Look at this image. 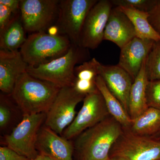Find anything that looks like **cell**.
Segmentation results:
<instances>
[{"instance_id":"8fae6325","label":"cell","mask_w":160,"mask_h":160,"mask_svg":"<svg viewBox=\"0 0 160 160\" xmlns=\"http://www.w3.org/2000/svg\"><path fill=\"white\" fill-rule=\"evenodd\" d=\"M113 5L109 0L98 1L89 12L83 26L79 46L97 48L104 41V32Z\"/></svg>"},{"instance_id":"8992f818","label":"cell","mask_w":160,"mask_h":160,"mask_svg":"<svg viewBox=\"0 0 160 160\" xmlns=\"http://www.w3.org/2000/svg\"><path fill=\"white\" fill-rule=\"evenodd\" d=\"M46 113L23 114L22 119L5 137L7 146L30 160L38 156L36 144L41 126Z\"/></svg>"},{"instance_id":"5b68a950","label":"cell","mask_w":160,"mask_h":160,"mask_svg":"<svg viewBox=\"0 0 160 160\" xmlns=\"http://www.w3.org/2000/svg\"><path fill=\"white\" fill-rule=\"evenodd\" d=\"M98 0H61L56 25L59 34L66 35L72 44L79 46L87 15Z\"/></svg>"},{"instance_id":"484cf974","label":"cell","mask_w":160,"mask_h":160,"mask_svg":"<svg viewBox=\"0 0 160 160\" xmlns=\"http://www.w3.org/2000/svg\"><path fill=\"white\" fill-rule=\"evenodd\" d=\"M149 22L160 35V0H156L154 6L149 12Z\"/></svg>"},{"instance_id":"4316f807","label":"cell","mask_w":160,"mask_h":160,"mask_svg":"<svg viewBox=\"0 0 160 160\" xmlns=\"http://www.w3.org/2000/svg\"><path fill=\"white\" fill-rule=\"evenodd\" d=\"M0 160H30L8 146L0 147Z\"/></svg>"},{"instance_id":"ba28073f","label":"cell","mask_w":160,"mask_h":160,"mask_svg":"<svg viewBox=\"0 0 160 160\" xmlns=\"http://www.w3.org/2000/svg\"><path fill=\"white\" fill-rule=\"evenodd\" d=\"M129 160H160V141L123 130L112 148L109 157Z\"/></svg>"},{"instance_id":"cb8c5ba5","label":"cell","mask_w":160,"mask_h":160,"mask_svg":"<svg viewBox=\"0 0 160 160\" xmlns=\"http://www.w3.org/2000/svg\"><path fill=\"white\" fill-rule=\"evenodd\" d=\"M146 96L148 106L160 110V80L149 81Z\"/></svg>"},{"instance_id":"83f0119b","label":"cell","mask_w":160,"mask_h":160,"mask_svg":"<svg viewBox=\"0 0 160 160\" xmlns=\"http://www.w3.org/2000/svg\"><path fill=\"white\" fill-rule=\"evenodd\" d=\"M11 118V112L9 108L1 103L0 106V127L4 128L7 126Z\"/></svg>"},{"instance_id":"1f68e13d","label":"cell","mask_w":160,"mask_h":160,"mask_svg":"<svg viewBox=\"0 0 160 160\" xmlns=\"http://www.w3.org/2000/svg\"><path fill=\"white\" fill-rule=\"evenodd\" d=\"M109 160H129L124 158L120 157H115L110 158Z\"/></svg>"},{"instance_id":"e0dca14e","label":"cell","mask_w":160,"mask_h":160,"mask_svg":"<svg viewBox=\"0 0 160 160\" xmlns=\"http://www.w3.org/2000/svg\"><path fill=\"white\" fill-rule=\"evenodd\" d=\"M146 58L140 72L133 81L129 94V114L132 120L142 114L149 107L146 96L149 81L145 66Z\"/></svg>"},{"instance_id":"f546056e","label":"cell","mask_w":160,"mask_h":160,"mask_svg":"<svg viewBox=\"0 0 160 160\" xmlns=\"http://www.w3.org/2000/svg\"><path fill=\"white\" fill-rule=\"evenodd\" d=\"M41 154V153H40ZM42 156V160H57L47 155L41 154Z\"/></svg>"},{"instance_id":"6da1fadb","label":"cell","mask_w":160,"mask_h":160,"mask_svg":"<svg viewBox=\"0 0 160 160\" xmlns=\"http://www.w3.org/2000/svg\"><path fill=\"white\" fill-rule=\"evenodd\" d=\"M123 131L111 116L86 129L77 137L73 145L78 160H109L112 148Z\"/></svg>"},{"instance_id":"ac0fdd59","label":"cell","mask_w":160,"mask_h":160,"mask_svg":"<svg viewBox=\"0 0 160 160\" xmlns=\"http://www.w3.org/2000/svg\"><path fill=\"white\" fill-rule=\"evenodd\" d=\"M96 84L98 90L102 96L109 115L120 124L123 130H128L132 120L122 105L109 91L101 76L98 75L97 78Z\"/></svg>"},{"instance_id":"30bf717a","label":"cell","mask_w":160,"mask_h":160,"mask_svg":"<svg viewBox=\"0 0 160 160\" xmlns=\"http://www.w3.org/2000/svg\"><path fill=\"white\" fill-rule=\"evenodd\" d=\"M109 116L105 101L99 90L86 95L82 106L73 122L63 132V137L68 140L77 137Z\"/></svg>"},{"instance_id":"836d02e7","label":"cell","mask_w":160,"mask_h":160,"mask_svg":"<svg viewBox=\"0 0 160 160\" xmlns=\"http://www.w3.org/2000/svg\"></svg>"},{"instance_id":"7a4b0ae2","label":"cell","mask_w":160,"mask_h":160,"mask_svg":"<svg viewBox=\"0 0 160 160\" xmlns=\"http://www.w3.org/2000/svg\"><path fill=\"white\" fill-rule=\"evenodd\" d=\"M61 88L26 71L18 77L11 95L24 114L46 113Z\"/></svg>"},{"instance_id":"44dd1931","label":"cell","mask_w":160,"mask_h":160,"mask_svg":"<svg viewBox=\"0 0 160 160\" xmlns=\"http://www.w3.org/2000/svg\"><path fill=\"white\" fill-rule=\"evenodd\" d=\"M128 17L134 27L137 37L144 39L160 41V35L155 30L149 20V12L132 8L117 7Z\"/></svg>"},{"instance_id":"3957f363","label":"cell","mask_w":160,"mask_h":160,"mask_svg":"<svg viewBox=\"0 0 160 160\" xmlns=\"http://www.w3.org/2000/svg\"><path fill=\"white\" fill-rule=\"evenodd\" d=\"M89 57L88 49L72 44L66 54L47 64L37 67L28 66L26 72L33 77L49 82L60 88L72 86L75 80L76 66L88 61Z\"/></svg>"},{"instance_id":"4dcf8cb0","label":"cell","mask_w":160,"mask_h":160,"mask_svg":"<svg viewBox=\"0 0 160 160\" xmlns=\"http://www.w3.org/2000/svg\"><path fill=\"white\" fill-rule=\"evenodd\" d=\"M150 138H152L154 139L155 140L160 141V130L156 134L150 137Z\"/></svg>"},{"instance_id":"f1b7e54d","label":"cell","mask_w":160,"mask_h":160,"mask_svg":"<svg viewBox=\"0 0 160 160\" xmlns=\"http://www.w3.org/2000/svg\"><path fill=\"white\" fill-rule=\"evenodd\" d=\"M21 0H0V4L8 7L15 15L20 12V5Z\"/></svg>"},{"instance_id":"ffe728a7","label":"cell","mask_w":160,"mask_h":160,"mask_svg":"<svg viewBox=\"0 0 160 160\" xmlns=\"http://www.w3.org/2000/svg\"><path fill=\"white\" fill-rule=\"evenodd\" d=\"M25 31L20 12L15 16L5 30L0 33V49L11 51L18 50L27 39Z\"/></svg>"},{"instance_id":"5bb4252c","label":"cell","mask_w":160,"mask_h":160,"mask_svg":"<svg viewBox=\"0 0 160 160\" xmlns=\"http://www.w3.org/2000/svg\"><path fill=\"white\" fill-rule=\"evenodd\" d=\"M36 147L39 153L55 159L73 160L74 146L72 142L46 126L40 129Z\"/></svg>"},{"instance_id":"603a6c76","label":"cell","mask_w":160,"mask_h":160,"mask_svg":"<svg viewBox=\"0 0 160 160\" xmlns=\"http://www.w3.org/2000/svg\"><path fill=\"white\" fill-rule=\"evenodd\" d=\"M114 7L132 8L149 12L154 6L156 0H111Z\"/></svg>"},{"instance_id":"7402d4cb","label":"cell","mask_w":160,"mask_h":160,"mask_svg":"<svg viewBox=\"0 0 160 160\" xmlns=\"http://www.w3.org/2000/svg\"><path fill=\"white\" fill-rule=\"evenodd\" d=\"M145 66L149 81L160 80V41L154 42L146 58Z\"/></svg>"},{"instance_id":"d6a6232c","label":"cell","mask_w":160,"mask_h":160,"mask_svg":"<svg viewBox=\"0 0 160 160\" xmlns=\"http://www.w3.org/2000/svg\"><path fill=\"white\" fill-rule=\"evenodd\" d=\"M31 160H42V156L40 153H39L37 157L34 159Z\"/></svg>"},{"instance_id":"2e32d148","label":"cell","mask_w":160,"mask_h":160,"mask_svg":"<svg viewBox=\"0 0 160 160\" xmlns=\"http://www.w3.org/2000/svg\"><path fill=\"white\" fill-rule=\"evenodd\" d=\"M137 37L134 27L128 17L117 7H113L104 32V40L122 48Z\"/></svg>"},{"instance_id":"d4e9b609","label":"cell","mask_w":160,"mask_h":160,"mask_svg":"<svg viewBox=\"0 0 160 160\" xmlns=\"http://www.w3.org/2000/svg\"><path fill=\"white\" fill-rule=\"evenodd\" d=\"M15 15L8 7L0 4V33L5 30Z\"/></svg>"},{"instance_id":"9a60e30c","label":"cell","mask_w":160,"mask_h":160,"mask_svg":"<svg viewBox=\"0 0 160 160\" xmlns=\"http://www.w3.org/2000/svg\"><path fill=\"white\" fill-rule=\"evenodd\" d=\"M28 64L19 50L0 49V89L11 94L18 77L25 72Z\"/></svg>"},{"instance_id":"7c38bea8","label":"cell","mask_w":160,"mask_h":160,"mask_svg":"<svg viewBox=\"0 0 160 160\" xmlns=\"http://www.w3.org/2000/svg\"><path fill=\"white\" fill-rule=\"evenodd\" d=\"M99 71L109 91L129 114V94L133 82L130 75L118 65H104L101 63Z\"/></svg>"},{"instance_id":"52a82bcc","label":"cell","mask_w":160,"mask_h":160,"mask_svg":"<svg viewBox=\"0 0 160 160\" xmlns=\"http://www.w3.org/2000/svg\"><path fill=\"white\" fill-rule=\"evenodd\" d=\"M85 96L78 92L73 86L61 88L46 113L45 126L62 134L73 122L77 115L76 108Z\"/></svg>"},{"instance_id":"4fadbf2b","label":"cell","mask_w":160,"mask_h":160,"mask_svg":"<svg viewBox=\"0 0 160 160\" xmlns=\"http://www.w3.org/2000/svg\"><path fill=\"white\" fill-rule=\"evenodd\" d=\"M152 40L135 38L121 49L118 66L134 80L142 69L154 44Z\"/></svg>"},{"instance_id":"9c48e42d","label":"cell","mask_w":160,"mask_h":160,"mask_svg":"<svg viewBox=\"0 0 160 160\" xmlns=\"http://www.w3.org/2000/svg\"><path fill=\"white\" fill-rule=\"evenodd\" d=\"M58 0H21L20 11L25 31L46 32L57 19Z\"/></svg>"},{"instance_id":"d6986e66","label":"cell","mask_w":160,"mask_h":160,"mask_svg":"<svg viewBox=\"0 0 160 160\" xmlns=\"http://www.w3.org/2000/svg\"><path fill=\"white\" fill-rule=\"evenodd\" d=\"M132 120L131 126L126 131L132 134L150 137L160 130L159 109L149 107Z\"/></svg>"},{"instance_id":"277c9868","label":"cell","mask_w":160,"mask_h":160,"mask_svg":"<svg viewBox=\"0 0 160 160\" xmlns=\"http://www.w3.org/2000/svg\"><path fill=\"white\" fill-rule=\"evenodd\" d=\"M72 44L66 35H51L46 32H34L28 36L20 52L28 66L37 67L66 54Z\"/></svg>"}]
</instances>
